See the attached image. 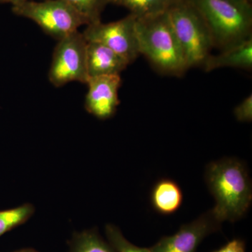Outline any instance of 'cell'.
Listing matches in <instances>:
<instances>
[{
    "mask_svg": "<svg viewBox=\"0 0 252 252\" xmlns=\"http://www.w3.org/2000/svg\"><path fill=\"white\" fill-rule=\"evenodd\" d=\"M136 24L137 18L129 14L114 22L88 25L82 34L86 41L104 44L131 64L140 56Z\"/></svg>",
    "mask_w": 252,
    "mask_h": 252,
    "instance_id": "52a82bcc",
    "label": "cell"
},
{
    "mask_svg": "<svg viewBox=\"0 0 252 252\" xmlns=\"http://www.w3.org/2000/svg\"><path fill=\"white\" fill-rule=\"evenodd\" d=\"M172 28L189 69L203 65L214 47L210 30L189 0H182L168 11Z\"/></svg>",
    "mask_w": 252,
    "mask_h": 252,
    "instance_id": "277c9868",
    "label": "cell"
},
{
    "mask_svg": "<svg viewBox=\"0 0 252 252\" xmlns=\"http://www.w3.org/2000/svg\"><path fill=\"white\" fill-rule=\"evenodd\" d=\"M16 252H36L32 251V250H21V251H18Z\"/></svg>",
    "mask_w": 252,
    "mask_h": 252,
    "instance_id": "44dd1931",
    "label": "cell"
},
{
    "mask_svg": "<svg viewBox=\"0 0 252 252\" xmlns=\"http://www.w3.org/2000/svg\"><path fill=\"white\" fill-rule=\"evenodd\" d=\"M182 190L173 181L163 180L158 182L152 193V202L156 210L163 215L177 211L182 203Z\"/></svg>",
    "mask_w": 252,
    "mask_h": 252,
    "instance_id": "7c38bea8",
    "label": "cell"
},
{
    "mask_svg": "<svg viewBox=\"0 0 252 252\" xmlns=\"http://www.w3.org/2000/svg\"><path fill=\"white\" fill-rule=\"evenodd\" d=\"M235 118L241 122H250L252 120V94L240 102L234 109Z\"/></svg>",
    "mask_w": 252,
    "mask_h": 252,
    "instance_id": "ac0fdd59",
    "label": "cell"
},
{
    "mask_svg": "<svg viewBox=\"0 0 252 252\" xmlns=\"http://www.w3.org/2000/svg\"><path fill=\"white\" fill-rule=\"evenodd\" d=\"M182 0H111V4L128 10L137 18L167 12Z\"/></svg>",
    "mask_w": 252,
    "mask_h": 252,
    "instance_id": "4fadbf2b",
    "label": "cell"
},
{
    "mask_svg": "<svg viewBox=\"0 0 252 252\" xmlns=\"http://www.w3.org/2000/svg\"><path fill=\"white\" fill-rule=\"evenodd\" d=\"M71 252H116L111 245L103 241L94 232L77 235L72 242Z\"/></svg>",
    "mask_w": 252,
    "mask_h": 252,
    "instance_id": "9a60e30c",
    "label": "cell"
},
{
    "mask_svg": "<svg viewBox=\"0 0 252 252\" xmlns=\"http://www.w3.org/2000/svg\"><path fill=\"white\" fill-rule=\"evenodd\" d=\"M202 67L206 72L223 67H234L250 71L252 69V37L222 50L220 54H210Z\"/></svg>",
    "mask_w": 252,
    "mask_h": 252,
    "instance_id": "8fae6325",
    "label": "cell"
},
{
    "mask_svg": "<svg viewBox=\"0 0 252 252\" xmlns=\"http://www.w3.org/2000/svg\"><path fill=\"white\" fill-rule=\"evenodd\" d=\"M29 1H34V0H0V3L1 4H10L14 6V5Z\"/></svg>",
    "mask_w": 252,
    "mask_h": 252,
    "instance_id": "ffe728a7",
    "label": "cell"
},
{
    "mask_svg": "<svg viewBox=\"0 0 252 252\" xmlns=\"http://www.w3.org/2000/svg\"><path fill=\"white\" fill-rule=\"evenodd\" d=\"M130 63L104 44L87 41V69L89 79L101 76L121 75Z\"/></svg>",
    "mask_w": 252,
    "mask_h": 252,
    "instance_id": "30bf717a",
    "label": "cell"
},
{
    "mask_svg": "<svg viewBox=\"0 0 252 252\" xmlns=\"http://www.w3.org/2000/svg\"><path fill=\"white\" fill-rule=\"evenodd\" d=\"M32 212L33 207L30 205L0 212V236L26 221Z\"/></svg>",
    "mask_w": 252,
    "mask_h": 252,
    "instance_id": "2e32d148",
    "label": "cell"
},
{
    "mask_svg": "<svg viewBox=\"0 0 252 252\" xmlns=\"http://www.w3.org/2000/svg\"><path fill=\"white\" fill-rule=\"evenodd\" d=\"M12 12L35 23L46 34L57 39L78 31L87 21L61 0L29 1L12 6Z\"/></svg>",
    "mask_w": 252,
    "mask_h": 252,
    "instance_id": "5b68a950",
    "label": "cell"
},
{
    "mask_svg": "<svg viewBox=\"0 0 252 252\" xmlns=\"http://www.w3.org/2000/svg\"><path fill=\"white\" fill-rule=\"evenodd\" d=\"M206 182L216 200L211 210L219 221H235L242 218L250 206L252 184L243 163L224 159L209 164Z\"/></svg>",
    "mask_w": 252,
    "mask_h": 252,
    "instance_id": "6da1fadb",
    "label": "cell"
},
{
    "mask_svg": "<svg viewBox=\"0 0 252 252\" xmlns=\"http://www.w3.org/2000/svg\"><path fill=\"white\" fill-rule=\"evenodd\" d=\"M140 54L162 74L182 77L189 68L169 17L162 14L137 18Z\"/></svg>",
    "mask_w": 252,
    "mask_h": 252,
    "instance_id": "7a4b0ae2",
    "label": "cell"
},
{
    "mask_svg": "<svg viewBox=\"0 0 252 252\" xmlns=\"http://www.w3.org/2000/svg\"><path fill=\"white\" fill-rule=\"evenodd\" d=\"M214 252H245V243L238 239H235L223 248Z\"/></svg>",
    "mask_w": 252,
    "mask_h": 252,
    "instance_id": "d6986e66",
    "label": "cell"
},
{
    "mask_svg": "<svg viewBox=\"0 0 252 252\" xmlns=\"http://www.w3.org/2000/svg\"><path fill=\"white\" fill-rule=\"evenodd\" d=\"M249 1H252V0H249Z\"/></svg>",
    "mask_w": 252,
    "mask_h": 252,
    "instance_id": "7402d4cb",
    "label": "cell"
},
{
    "mask_svg": "<svg viewBox=\"0 0 252 252\" xmlns=\"http://www.w3.org/2000/svg\"><path fill=\"white\" fill-rule=\"evenodd\" d=\"M106 234L109 243L116 252H149L148 248H141L126 240L122 232L112 225L106 226Z\"/></svg>",
    "mask_w": 252,
    "mask_h": 252,
    "instance_id": "e0dca14e",
    "label": "cell"
},
{
    "mask_svg": "<svg viewBox=\"0 0 252 252\" xmlns=\"http://www.w3.org/2000/svg\"><path fill=\"white\" fill-rule=\"evenodd\" d=\"M86 84L88 85L85 99L86 110L100 119L112 117L120 103L119 91L122 85L121 75L90 78Z\"/></svg>",
    "mask_w": 252,
    "mask_h": 252,
    "instance_id": "9c48e42d",
    "label": "cell"
},
{
    "mask_svg": "<svg viewBox=\"0 0 252 252\" xmlns=\"http://www.w3.org/2000/svg\"><path fill=\"white\" fill-rule=\"evenodd\" d=\"M206 23L214 47L222 51L252 37L249 0H189Z\"/></svg>",
    "mask_w": 252,
    "mask_h": 252,
    "instance_id": "3957f363",
    "label": "cell"
},
{
    "mask_svg": "<svg viewBox=\"0 0 252 252\" xmlns=\"http://www.w3.org/2000/svg\"><path fill=\"white\" fill-rule=\"evenodd\" d=\"M81 14L88 25L101 21V16L111 0H61Z\"/></svg>",
    "mask_w": 252,
    "mask_h": 252,
    "instance_id": "5bb4252c",
    "label": "cell"
},
{
    "mask_svg": "<svg viewBox=\"0 0 252 252\" xmlns=\"http://www.w3.org/2000/svg\"><path fill=\"white\" fill-rule=\"evenodd\" d=\"M220 222L212 211L191 223L182 225L177 233L164 237L148 248L149 252H195L203 239L220 229Z\"/></svg>",
    "mask_w": 252,
    "mask_h": 252,
    "instance_id": "ba28073f",
    "label": "cell"
},
{
    "mask_svg": "<svg viewBox=\"0 0 252 252\" xmlns=\"http://www.w3.org/2000/svg\"><path fill=\"white\" fill-rule=\"evenodd\" d=\"M87 41L79 31L58 41L49 71V80L55 87L73 81L87 84Z\"/></svg>",
    "mask_w": 252,
    "mask_h": 252,
    "instance_id": "8992f818",
    "label": "cell"
}]
</instances>
